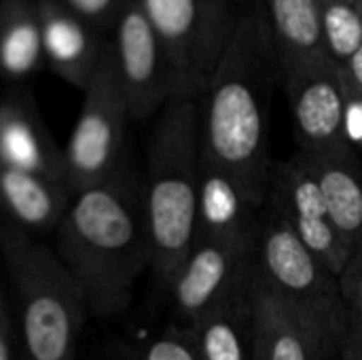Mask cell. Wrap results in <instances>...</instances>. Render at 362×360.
I'll return each mask as SVG.
<instances>
[{"instance_id":"f546056e","label":"cell","mask_w":362,"mask_h":360,"mask_svg":"<svg viewBox=\"0 0 362 360\" xmlns=\"http://www.w3.org/2000/svg\"><path fill=\"white\" fill-rule=\"evenodd\" d=\"M335 360H337V359H335Z\"/></svg>"},{"instance_id":"5b68a950","label":"cell","mask_w":362,"mask_h":360,"mask_svg":"<svg viewBox=\"0 0 362 360\" xmlns=\"http://www.w3.org/2000/svg\"><path fill=\"white\" fill-rule=\"evenodd\" d=\"M255 274L339 356L350 333L339 278L303 246L269 202L263 206L257 231Z\"/></svg>"},{"instance_id":"7402d4cb","label":"cell","mask_w":362,"mask_h":360,"mask_svg":"<svg viewBox=\"0 0 362 360\" xmlns=\"http://www.w3.org/2000/svg\"><path fill=\"white\" fill-rule=\"evenodd\" d=\"M134 360H202L197 346L193 342V335L189 329L182 327H170L161 335L146 342Z\"/></svg>"},{"instance_id":"52a82bcc","label":"cell","mask_w":362,"mask_h":360,"mask_svg":"<svg viewBox=\"0 0 362 360\" xmlns=\"http://www.w3.org/2000/svg\"><path fill=\"white\" fill-rule=\"evenodd\" d=\"M81 93V110L64 146L66 185L72 195L104 182L127 161L125 134L132 121L108 51Z\"/></svg>"},{"instance_id":"e0dca14e","label":"cell","mask_w":362,"mask_h":360,"mask_svg":"<svg viewBox=\"0 0 362 360\" xmlns=\"http://www.w3.org/2000/svg\"><path fill=\"white\" fill-rule=\"evenodd\" d=\"M70 199L72 193L59 180L0 166V214L25 233L55 231Z\"/></svg>"},{"instance_id":"9c48e42d","label":"cell","mask_w":362,"mask_h":360,"mask_svg":"<svg viewBox=\"0 0 362 360\" xmlns=\"http://www.w3.org/2000/svg\"><path fill=\"white\" fill-rule=\"evenodd\" d=\"M108 57L129 106L132 121H146L178 98L165 49L138 0L121 13L108 34Z\"/></svg>"},{"instance_id":"2e32d148","label":"cell","mask_w":362,"mask_h":360,"mask_svg":"<svg viewBox=\"0 0 362 360\" xmlns=\"http://www.w3.org/2000/svg\"><path fill=\"white\" fill-rule=\"evenodd\" d=\"M263 208L225 172L199 161L197 240H257Z\"/></svg>"},{"instance_id":"44dd1931","label":"cell","mask_w":362,"mask_h":360,"mask_svg":"<svg viewBox=\"0 0 362 360\" xmlns=\"http://www.w3.org/2000/svg\"><path fill=\"white\" fill-rule=\"evenodd\" d=\"M325 51L329 59L344 68L362 47V17L350 0H316Z\"/></svg>"},{"instance_id":"ffe728a7","label":"cell","mask_w":362,"mask_h":360,"mask_svg":"<svg viewBox=\"0 0 362 360\" xmlns=\"http://www.w3.org/2000/svg\"><path fill=\"white\" fill-rule=\"evenodd\" d=\"M265 6L280 64L327 55L316 0H265Z\"/></svg>"},{"instance_id":"484cf974","label":"cell","mask_w":362,"mask_h":360,"mask_svg":"<svg viewBox=\"0 0 362 360\" xmlns=\"http://www.w3.org/2000/svg\"><path fill=\"white\" fill-rule=\"evenodd\" d=\"M339 72H341V81L346 87L350 110L362 108V47L348 59L344 68H339Z\"/></svg>"},{"instance_id":"4316f807","label":"cell","mask_w":362,"mask_h":360,"mask_svg":"<svg viewBox=\"0 0 362 360\" xmlns=\"http://www.w3.org/2000/svg\"><path fill=\"white\" fill-rule=\"evenodd\" d=\"M337 360H362V331L356 327H350V333L341 346V352Z\"/></svg>"},{"instance_id":"83f0119b","label":"cell","mask_w":362,"mask_h":360,"mask_svg":"<svg viewBox=\"0 0 362 360\" xmlns=\"http://www.w3.org/2000/svg\"><path fill=\"white\" fill-rule=\"evenodd\" d=\"M354 2V6H356V11L361 13V17H362V0H352Z\"/></svg>"},{"instance_id":"6da1fadb","label":"cell","mask_w":362,"mask_h":360,"mask_svg":"<svg viewBox=\"0 0 362 360\" xmlns=\"http://www.w3.org/2000/svg\"><path fill=\"white\" fill-rule=\"evenodd\" d=\"M280 57L267 15H240L235 32L199 102V161L231 176L257 206H265L269 157V102Z\"/></svg>"},{"instance_id":"d6986e66","label":"cell","mask_w":362,"mask_h":360,"mask_svg":"<svg viewBox=\"0 0 362 360\" xmlns=\"http://www.w3.org/2000/svg\"><path fill=\"white\" fill-rule=\"evenodd\" d=\"M42 66L38 0H0V76L19 85Z\"/></svg>"},{"instance_id":"603a6c76","label":"cell","mask_w":362,"mask_h":360,"mask_svg":"<svg viewBox=\"0 0 362 360\" xmlns=\"http://www.w3.org/2000/svg\"><path fill=\"white\" fill-rule=\"evenodd\" d=\"M89 25H93L104 36L110 34L112 25L132 0H55Z\"/></svg>"},{"instance_id":"f1b7e54d","label":"cell","mask_w":362,"mask_h":360,"mask_svg":"<svg viewBox=\"0 0 362 360\" xmlns=\"http://www.w3.org/2000/svg\"><path fill=\"white\" fill-rule=\"evenodd\" d=\"M350 2H352V0H350ZM352 4H354V2H352Z\"/></svg>"},{"instance_id":"8fae6325","label":"cell","mask_w":362,"mask_h":360,"mask_svg":"<svg viewBox=\"0 0 362 360\" xmlns=\"http://www.w3.org/2000/svg\"><path fill=\"white\" fill-rule=\"evenodd\" d=\"M267 202L282 214L303 246L339 278L352 252L337 233L316 180L295 155L274 163Z\"/></svg>"},{"instance_id":"7a4b0ae2","label":"cell","mask_w":362,"mask_h":360,"mask_svg":"<svg viewBox=\"0 0 362 360\" xmlns=\"http://www.w3.org/2000/svg\"><path fill=\"white\" fill-rule=\"evenodd\" d=\"M53 250L81 289L89 316L127 310L138 280L151 272L142 180L127 161L104 182L72 195Z\"/></svg>"},{"instance_id":"4fadbf2b","label":"cell","mask_w":362,"mask_h":360,"mask_svg":"<svg viewBox=\"0 0 362 360\" xmlns=\"http://www.w3.org/2000/svg\"><path fill=\"white\" fill-rule=\"evenodd\" d=\"M45 66L64 83L83 91L108 51V36L55 0H38Z\"/></svg>"},{"instance_id":"30bf717a","label":"cell","mask_w":362,"mask_h":360,"mask_svg":"<svg viewBox=\"0 0 362 360\" xmlns=\"http://www.w3.org/2000/svg\"><path fill=\"white\" fill-rule=\"evenodd\" d=\"M257 240H197L168 286L176 327L191 329L204 314L248 286Z\"/></svg>"},{"instance_id":"3957f363","label":"cell","mask_w":362,"mask_h":360,"mask_svg":"<svg viewBox=\"0 0 362 360\" xmlns=\"http://www.w3.org/2000/svg\"><path fill=\"white\" fill-rule=\"evenodd\" d=\"M142 193L151 274L168 291L197 238L199 98H172L157 112Z\"/></svg>"},{"instance_id":"cb8c5ba5","label":"cell","mask_w":362,"mask_h":360,"mask_svg":"<svg viewBox=\"0 0 362 360\" xmlns=\"http://www.w3.org/2000/svg\"><path fill=\"white\" fill-rule=\"evenodd\" d=\"M339 291L350 314V327L362 331V240L339 274Z\"/></svg>"},{"instance_id":"7c38bea8","label":"cell","mask_w":362,"mask_h":360,"mask_svg":"<svg viewBox=\"0 0 362 360\" xmlns=\"http://www.w3.org/2000/svg\"><path fill=\"white\" fill-rule=\"evenodd\" d=\"M0 166L66 185L64 149L57 146L34 98L19 87L0 98Z\"/></svg>"},{"instance_id":"5bb4252c","label":"cell","mask_w":362,"mask_h":360,"mask_svg":"<svg viewBox=\"0 0 362 360\" xmlns=\"http://www.w3.org/2000/svg\"><path fill=\"white\" fill-rule=\"evenodd\" d=\"M252 342L255 360H335L322 337L282 303L252 272Z\"/></svg>"},{"instance_id":"277c9868","label":"cell","mask_w":362,"mask_h":360,"mask_svg":"<svg viewBox=\"0 0 362 360\" xmlns=\"http://www.w3.org/2000/svg\"><path fill=\"white\" fill-rule=\"evenodd\" d=\"M0 257L13 299L19 360H76L89 312L55 250L0 223Z\"/></svg>"},{"instance_id":"8992f818","label":"cell","mask_w":362,"mask_h":360,"mask_svg":"<svg viewBox=\"0 0 362 360\" xmlns=\"http://www.w3.org/2000/svg\"><path fill=\"white\" fill-rule=\"evenodd\" d=\"M170 59L178 98L206 91L240 15L231 0H138Z\"/></svg>"},{"instance_id":"9a60e30c","label":"cell","mask_w":362,"mask_h":360,"mask_svg":"<svg viewBox=\"0 0 362 360\" xmlns=\"http://www.w3.org/2000/svg\"><path fill=\"white\" fill-rule=\"evenodd\" d=\"M299 163L316 180L333 225L346 248L354 252L362 240V168L354 149L297 153Z\"/></svg>"},{"instance_id":"ac0fdd59","label":"cell","mask_w":362,"mask_h":360,"mask_svg":"<svg viewBox=\"0 0 362 360\" xmlns=\"http://www.w3.org/2000/svg\"><path fill=\"white\" fill-rule=\"evenodd\" d=\"M250 282L189 329L202 360H255Z\"/></svg>"},{"instance_id":"ba28073f","label":"cell","mask_w":362,"mask_h":360,"mask_svg":"<svg viewBox=\"0 0 362 360\" xmlns=\"http://www.w3.org/2000/svg\"><path fill=\"white\" fill-rule=\"evenodd\" d=\"M280 79L291 104L297 153L354 149L346 87L329 55L282 62Z\"/></svg>"},{"instance_id":"d4e9b609","label":"cell","mask_w":362,"mask_h":360,"mask_svg":"<svg viewBox=\"0 0 362 360\" xmlns=\"http://www.w3.org/2000/svg\"><path fill=\"white\" fill-rule=\"evenodd\" d=\"M4 291L6 289L0 280V360H19L13 308H11V301Z\"/></svg>"}]
</instances>
